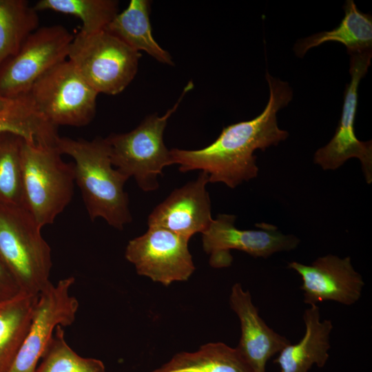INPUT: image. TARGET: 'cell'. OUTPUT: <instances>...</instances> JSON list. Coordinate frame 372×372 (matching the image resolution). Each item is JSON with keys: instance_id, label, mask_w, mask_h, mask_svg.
I'll use <instances>...</instances> for the list:
<instances>
[{"instance_id": "15", "label": "cell", "mask_w": 372, "mask_h": 372, "mask_svg": "<svg viewBox=\"0 0 372 372\" xmlns=\"http://www.w3.org/2000/svg\"><path fill=\"white\" fill-rule=\"evenodd\" d=\"M229 305L240 325L236 349L252 372H266L268 360L289 344L290 340L267 324L253 303L250 292L240 283L231 287Z\"/></svg>"}, {"instance_id": "6", "label": "cell", "mask_w": 372, "mask_h": 372, "mask_svg": "<svg viewBox=\"0 0 372 372\" xmlns=\"http://www.w3.org/2000/svg\"><path fill=\"white\" fill-rule=\"evenodd\" d=\"M141 54L106 30L80 31L70 44L68 60L99 94L115 95L132 82Z\"/></svg>"}, {"instance_id": "13", "label": "cell", "mask_w": 372, "mask_h": 372, "mask_svg": "<svg viewBox=\"0 0 372 372\" xmlns=\"http://www.w3.org/2000/svg\"><path fill=\"white\" fill-rule=\"evenodd\" d=\"M287 267L300 276L303 301L309 306L324 301L349 306L362 296L364 282L349 256L342 258L329 254L318 258L311 265L293 261Z\"/></svg>"}, {"instance_id": "14", "label": "cell", "mask_w": 372, "mask_h": 372, "mask_svg": "<svg viewBox=\"0 0 372 372\" xmlns=\"http://www.w3.org/2000/svg\"><path fill=\"white\" fill-rule=\"evenodd\" d=\"M207 173L175 189L149 214L148 227H159L190 239L196 233H203L213 218L211 201L206 185Z\"/></svg>"}, {"instance_id": "20", "label": "cell", "mask_w": 372, "mask_h": 372, "mask_svg": "<svg viewBox=\"0 0 372 372\" xmlns=\"http://www.w3.org/2000/svg\"><path fill=\"white\" fill-rule=\"evenodd\" d=\"M151 372H252L236 348L209 342L194 352L176 353Z\"/></svg>"}, {"instance_id": "27", "label": "cell", "mask_w": 372, "mask_h": 372, "mask_svg": "<svg viewBox=\"0 0 372 372\" xmlns=\"http://www.w3.org/2000/svg\"><path fill=\"white\" fill-rule=\"evenodd\" d=\"M11 99H6L0 94V110L3 108Z\"/></svg>"}, {"instance_id": "7", "label": "cell", "mask_w": 372, "mask_h": 372, "mask_svg": "<svg viewBox=\"0 0 372 372\" xmlns=\"http://www.w3.org/2000/svg\"><path fill=\"white\" fill-rule=\"evenodd\" d=\"M28 94L39 111L57 127L87 125L96 114L99 93L69 60L47 71Z\"/></svg>"}, {"instance_id": "16", "label": "cell", "mask_w": 372, "mask_h": 372, "mask_svg": "<svg viewBox=\"0 0 372 372\" xmlns=\"http://www.w3.org/2000/svg\"><path fill=\"white\" fill-rule=\"evenodd\" d=\"M303 321L305 332L302 339L285 347L273 360L280 372H308L314 364L323 367L329 359L332 321L321 320L318 305H311L304 310Z\"/></svg>"}, {"instance_id": "19", "label": "cell", "mask_w": 372, "mask_h": 372, "mask_svg": "<svg viewBox=\"0 0 372 372\" xmlns=\"http://www.w3.org/2000/svg\"><path fill=\"white\" fill-rule=\"evenodd\" d=\"M344 10V17L335 28L299 40L293 48L296 54L302 57L311 48L327 41L344 44L349 54L371 50V15L360 12L353 0L346 1Z\"/></svg>"}, {"instance_id": "8", "label": "cell", "mask_w": 372, "mask_h": 372, "mask_svg": "<svg viewBox=\"0 0 372 372\" xmlns=\"http://www.w3.org/2000/svg\"><path fill=\"white\" fill-rule=\"evenodd\" d=\"M74 37L61 25L38 28L0 68V94L6 99L28 94L43 74L66 60Z\"/></svg>"}, {"instance_id": "4", "label": "cell", "mask_w": 372, "mask_h": 372, "mask_svg": "<svg viewBox=\"0 0 372 372\" xmlns=\"http://www.w3.org/2000/svg\"><path fill=\"white\" fill-rule=\"evenodd\" d=\"M61 155L56 145L23 139L21 170L25 208L41 227L54 223L74 194V163L65 162Z\"/></svg>"}, {"instance_id": "5", "label": "cell", "mask_w": 372, "mask_h": 372, "mask_svg": "<svg viewBox=\"0 0 372 372\" xmlns=\"http://www.w3.org/2000/svg\"><path fill=\"white\" fill-rule=\"evenodd\" d=\"M193 86L189 81L176 104L164 115L150 114L132 131L113 133L105 138L112 165L129 178L133 177L144 192L156 190L158 176L163 175L165 167L173 164L170 149L164 143L163 133L168 119Z\"/></svg>"}, {"instance_id": "21", "label": "cell", "mask_w": 372, "mask_h": 372, "mask_svg": "<svg viewBox=\"0 0 372 372\" xmlns=\"http://www.w3.org/2000/svg\"><path fill=\"white\" fill-rule=\"evenodd\" d=\"M5 132L44 145H55L59 137L57 127L39 111L29 94L11 99L0 110V134Z\"/></svg>"}, {"instance_id": "11", "label": "cell", "mask_w": 372, "mask_h": 372, "mask_svg": "<svg viewBox=\"0 0 372 372\" xmlns=\"http://www.w3.org/2000/svg\"><path fill=\"white\" fill-rule=\"evenodd\" d=\"M350 83L347 85L340 121L334 136L318 149L313 162L324 170H334L351 158L360 160L365 180L372 182V142L361 141L355 134L354 123L358 105V89L367 72L372 57L371 50L350 54Z\"/></svg>"}, {"instance_id": "10", "label": "cell", "mask_w": 372, "mask_h": 372, "mask_svg": "<svg viewBox=\"0 0 372 372\" xmlns=\"http://www.w3.org/2000/svg\"><path fill=\"white\" fill-rule=\"evenodd\" d=\"M189 239L159 227L130 240L125 257L140 276L168 286L187 280L196 267L189 252Z\"/></svg>"}, {"instance_id": "2", "label": "cell", "mask_w": 372, "mask_h": 372, "mask_svg": "<svg viewBox=\"0 0 372 372\" xmlns=\"http://www.w3.org/2000/svg\"><path fill=\"white\" fill-rule=\"evenodd\" d=\"M55 145L61 154L74 159L75 182L90 220L101 218L119 230L130 223L132 216L124 189L129 178L113 167L105 138L87 141L59 136Z\"/></svg>"}, {"instance_id": "26", "label": "cell", "mask_w": 372, "mask_h": 372, "mask_svg": "<svg viewBox=\"0 0 372 372\" xmlns=\"http://www.w3.org/2000/svg\"><path fill=\"white\" fill-rule=\"evenodd\" d=\"M20 292L19 286L0 257V302L10 299Z\"/></svg>"}, {"instance_id": "18", "label": "cell", "mask_w": 372, "mask_h": 372, "mask_svg": "<svg viewBox=\"0 0 372 372\" xmlns=\"http://www.w3.org/2000/svg\"><path fill=\"white\" fill-rule=\"evenodd\" d=\"M39 295L20 292L0 302V372H9L28 332Z\"/></svg>"}, {"instance_id": "12", "label": "cell", "mask_w": 372, "mask_h": 372, "mask_svg": "<svg viewBox=\"0 0 372 372\" xmlns=\"http://www.w3.org/2000/svg\"><path fill=\"white\" fill-rule=\"evenodd\" d=\"M74 282L68 277L40 293L31 325L9 372H35L55 329L74 322L79 309L77 299L70 294Z\"/></svg>"}, {"instance_id": "23", "label": "cell", "mask_w": 372, "mask_h": 372, "mask_svg": "<svg viewBox=\"0 0 372 372\" xmlns=\"http://www.w3.org/2000/svg\"><path fill=\"white\" fill-rule=\"evenodd\" d=\"M34 8L79 18L83 23L81 31L85 34L105 30L118 13V2L114 0H39Z\"/></svg>"}, {"instance_id": "24", "label": "cell", "mask_w": 372, "mask_h": 372, "mask_svg": "<svg viewBox=\"0 0 372 372\" xmlns=\"http://www.w3.org/2000/svg\"><path fill=\"white\" fill-rule=\"evenodd\" d=\"M23 138L0 134V205L25 208L22 182L21 147Z\"/></svg>"}, {"instance_id": "25", "label": "cell", "mask_w": 372, "mask_h": 372, "mask_svg": "<svg viewBox=\"0 0 372 372\" xmlns=\"http://www.w3.org/2000/svg\"><path fill=\"white\" fill-rule=\"evenodd\" d=\"M35 372H106L100 360L84 358L67 343L62 326H58Z\"/></svg>"}, {"instance_id": "1", "label": "cell", "mask_w": 372, "mask_h": 372, "mask_svg": "<svg viewBox=\"0 0 372 372\" xmlns=\"http://www.w3.org/2000/svg\"><path fill=\"white\" fill-rule=\"evenodd\" d=\"M269 88L268 103L256 117L225 127L209 145L195 150L170 149L173 164L182 172L200 170L207 174L209 183H223L234 188L258 175L256 149L265 151L285 140L289 134L277 123L278 111L292 99L287 82L265 75Z\"/></svg>"}, {"instance_id": "9", "label": "cell", "mask_w": 372, "mask_h": 372, "mask_svg": "<svg viewBox=\"0 0 372 372\" xmlns=\"http://www.w3.org/2000/svg\"><path fill=\"white\" fill-rule=\"evenodd\" d=\"M236 216L219 214L202 233L203 248L209 255L214 268L231 265V250L245 252L254 258H267L272 254L296 248L300 240L293 235L281 233L273 225L258 223V229H239L234 226Z\"/></svg>"}, {"instance_id": "3", "label": "cell", "mask_w": 372, "mask_h": 372, "mask_svg": "<svg viewBox=\"0 0 372 372\" xmlns=\"http://www.w3.org/2000/svg\"><path fill=\"white\" fill-rule=\"evenodd\" d=\"M24 207L0 205V257L21 292L39 295L52 282L51 249Z\"/></svg>"}, {"instance_id": "22", "label": "cell", "mask_w": 372, "mask_h": 372, "mask_svg": "<svg viewBox=\"0 0 372 372\" xmlns=\"http://www.w3.org/2000/svg\"><path fill=\"white\" fill-rule=\"evenodd\" d=\"M39 28V16L26 0H0V68Z\"/></svg>"}, {"instance_id": "17", "label": "cell", "mask_w": 372, "mask_h": 372, "mask_svg": "<svg viewBox=\"0 0 372 372\" xmlns=\"http://www.w3.org/2000/svg\"><path fill=\"white\" fill-rule=\"evenodd\" d=\"M150 1L132 0L105 30L133 50H143L158 62L173 65L172 57L154 39L149 20Z\"/></svg>"}]
</instances>
